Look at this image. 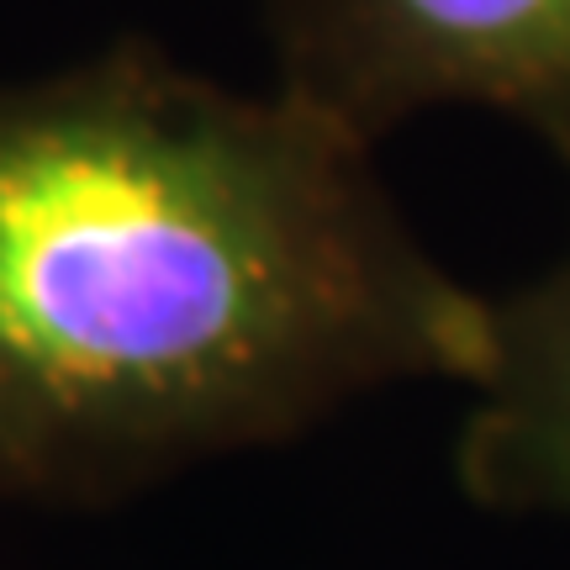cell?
Returning a JSON list of instances; mask_svg holds the SVG:
<instances>
[{
    "mask_svg": "<svg viewBox=\"0 0 570 570\" xmlns=\"http://www.w3.org/2000/svg\"><path fill=\"white\" fill-rule=\"evenodd\" d=\"M454 481L475 508L570 518V248L491 302L487 365L470 381Z\"/></svg>",
    "mask_w": 570,
    "mask_h": 570,
    "instance_id": "cell-3",
    "label": "cell"
},
{
    "mask_svg": "<svg viewBox=\"0 0 570 570\" xmlns=\"http://www.w3.org/2000/svg\"><path fill=\"white\" fill-rule=\"evenodd\" d=\"M265 32L275 85L360 138L481 106L570 169V0H265Z\"/></svg>",
    "mask_w": 570,
    "mask_h": 570,
    "instance_id": "cell-2",
    "label": "cell"
},
{
    "mask_svg": "<svg viewBox=\"0 0 570 570\" xmlns=\"http://www.w3.org/2000/svg\"><path fill=\"white\" fill-rule=\"evenodd\" d=\"M487 338L375 142L281 85L154 42L0 85V497L106 508L370 391L470 386Z\"/></svg>",
    "mask_w": 570,
    "mask_h": 570,
    "instance_id": "cell-1",
    "label": "cell"
}]
</instances>
